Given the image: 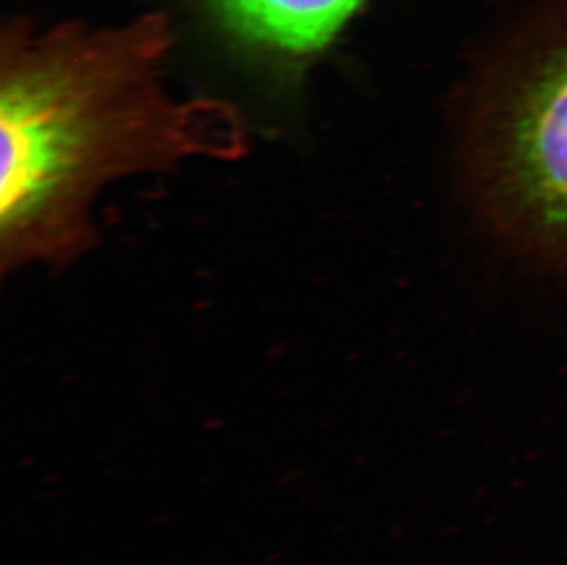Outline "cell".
I'll use <instances>...</instances> for the list:
<instances>
[{
    "label": "cell",
    "instance_id": "3",
    "mask_svg": "<svg viewBox=\"0 0 567 565\" xmlns=\"http://www.w3.org/2000/svg\"><path fill=\"white\" fill-rule=\"evenodd\" d=\"M225 32L252 49L306 58L326 49L368 0H204Z\"/></svg>",
    "mask_w": 567,
    "mask_h": 565
},
{
    "label": "cell",
    "instance_id": "1",
    "mask_svg": "<svg viewBox=\"0 0 567 565\" xmlns=\"http://www.w3.org/2000/svg\"><path fill=\"white\" fill-rule=\"evenodd\" d=\"M169 47L164 17L118 30L16 28L2 47V250L13 261L72 240L97 186L200 144V107L173 105L158 85Z\"/></svg>",
    "mask_w": 567,
    "mask_h": 565
},
{
    "label": "cell",
    "instance_id": "2",
    "mask_svg": "<svg viewBox=\"0 0 567 565\" xmlns=\"http://www.w3.org/2000/svg\"><path fill=\"white\" fill-rule=\"evenodd\" d=\"M466 162L496 234L527 256L567 267V0L525 21L488 64Z\"/></svg>",
    "mask_w": 567,
    "mask_h": 565
}]
</instances>
